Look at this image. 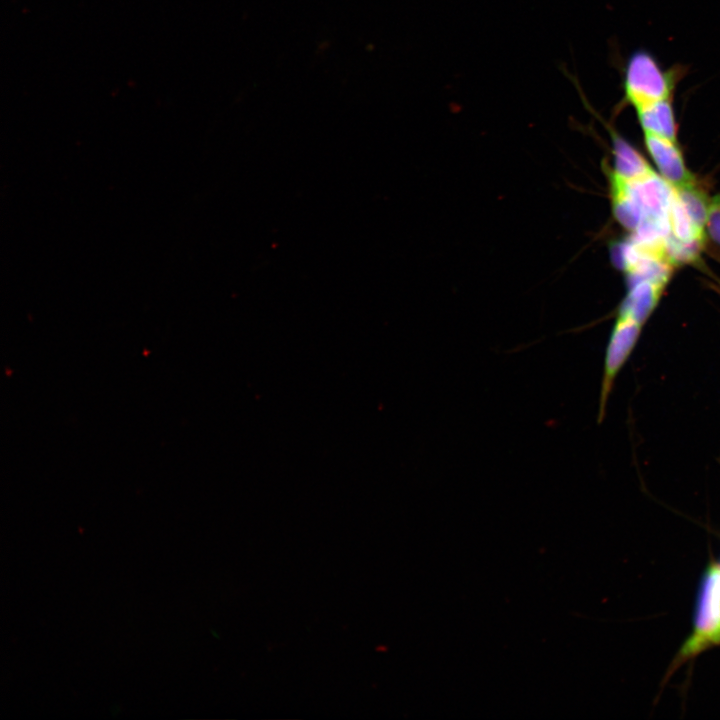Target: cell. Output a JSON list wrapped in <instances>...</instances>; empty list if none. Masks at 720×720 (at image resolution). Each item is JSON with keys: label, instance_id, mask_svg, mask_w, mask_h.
<instances>
[{"label": "cell", "instance_id": "obj_1", "mask_svg": "<svg viewBox=\"0 0 720 720\" xmlns=\"http://www.w3.org/2000/svg\"><path fill=\"white\" fill-rule=\"evenodd\" d=\"M685 70L681 65L664 69L646 50L633 52L622 72L623 102L634 109L665 99H673L674 90Z\"/></svg>", "mask_w": 720, "mask_h": 720}, {"label": "cell", "instance_id": "obj_2", "mask_svg": "<svg viewBox=\"0 0 720 720\" xmlns=\"http://www.w3.org/2000/svg\"><path fill=\"white\" fill-rule=\"evenodd\" d=\"M719 644L720 563H713L702 579L692 631L673 661L681 666L708 648Z\"/></svg>", "mask_w": 720, "mask_h": 720}, {"label": "cell", "instance_id": "obj_3", "mask_svg": "<svg viewBox=\"0 0 720 720\" xmlns=\"http://www.w3.org/2000/svg\"><path fill=\"white\" fill-rule=\"evenodd\" d=\"M642 324L628 316L618 315L606 349L601 385L599 420L604 415L614 380L631 354Z\"/></svg>", "mask_w": 720, "mask_h": 720}, {"label": "cell", "instance_id": "obj_4", "mask_svg": "<svg viewBox=\"0 0 720 720\" xmlns=\"http://www.w3.org/2000/svg\"><path fill=\"white\" fill-rule=\"evenodd\" d=\"M644 142L654 161L659 175L678 189L696 183L695 176L688 170L677 141L653 133L644 132Z\"/></svg>", "mask_w": 720, "mask_h": 720}, {"label": "cell", "instance_id": "obj_5", "mask_svg": "<svg viewBox=\"0 0 720 720\" xmlns=\"http://www.w3.org/2000/svg\"><path fill=\"white\" fill-rule=\"evenodd\" d=\"M629 291L618 315L628 316L643 324L655 309L665 285L641 280L629 285Z\"/></svg>", "mask_w": 720, "mask_h": 720}, {"label": "cell", "instance_id": "obj_6", "mask_svg": "<svg viewBox=\"0 0 720 720\" xmlns=\"http://www.w3.org/2000/svg\"><path fill=\"white\" fill-rule=\"evenodd\" d=\"M643 132L677 141V124L672 99H665L635 109Z\"/></svg>", "mask_w": 720, "mask_h": 720}, {"label": "cell", "instance_id": "obj_7", "mask_svg": "<svg viewBox=\"0 0 720 720\" xmlns=\"http://www.w3.org/2000/svg\"><path fill=\"white\" fill-rule=\"evenodd\" d=\"M613 145L615 169L612 173L620 179L632 182L654 172L643 156L617 134L613 135Z\"/></svg>", "mask_w": 720, "mask_h": 720}, {"label": "cell", "instance_id": "obj_8", "mask_svg": "<svg viewBox=\"0 0 720 720\" xmlns=\"http://www.w3.org/2000/svg\"><path fill=\"white\" fill-rule=\"evenodd\" d=\"M670 235L682 242H701L703 243L705 232L700 230L689 214L684 209L678 198L674 196L668 213Z\"/></svg>", "mask_w": 720, "mask_h": 720}, {"label": "cell", "instance_id": "obj_9", "mask_svg": "<svg viewBox=\"0 0 720 720\" xmlns=\"http://www.w3.org/2000/svg\"><path fill=\"white\" fill-rule=\"evenodd\" d=\"M675 195L695 225L705 232L710 200L696 183L674 189Z\"/></svg>", "mask_w": 720, "mask_h": 720}, {"label": "cell", "instance_id": "obj_10", "mask_svg": "<svg viewBox=\"0 0 720 720\" xmlns=\"http://www.w3.org/2000/svg\"><path fill=\"white\" fill-rule=\"evenodd\" d=\"M706 230L713 241L720 245V193L710 199Z\"/></svg>", "mask_w": 720, "mask_h": 720}]
</instances>
